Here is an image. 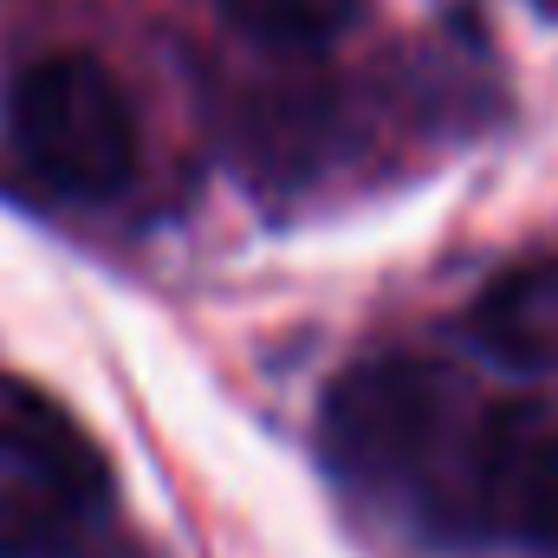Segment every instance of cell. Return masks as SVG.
Segmentation results:
<instances>
[{"instance_id":"obj_1","label":"cell","mask_w":558,"mask_h":558,"mask_svg":"<svg viewBox=\"0 0 558 558\" xmlns=\"http://www.w3.org/2000/svg\"><path fill=\"white\" fill-rule=\"evenodd\" d=\"M507 410L428 357H371L325 403V454L344 487L435 539H481V494Z\"/></svg>"},{"instance_id":"obj_5","label":"cell","mask_w":558,"mask_h":558,"mask_svg":"<svg viewBox=\"0 0 558 558\" xmlns=\"http://www.w3.org/2000/svg\"><path fill=\"white\" fill-rule=\"evenodd\" d=\"M234 33H247L267 52H325L357 26L364 0H215Z\"/></svg>"},{"instance_id":"obj_4","label":"cell","mask_w":558,"mask_h":558,"mask_svg":"<svg viewBox=\"0 0 558 558\" xmlns=\"http://www.w3.org/2000/svg\"><path fill=\"white\" fill-rule=\"evenodd\" d=\"M481 539L558 553V428H546L526 410H507V428L494 441V468L481 494Z\"/></svg>"},{"instance_id":"obj_2","label":"cell","mask_w":558,"mask_h":558,"mask_svg":"<svg viewBox=\"0 0 558 558\" xmlns=\"http://www.w3.org/2000/svg\"><path fill=\"white\" fill-rule=\"evenodd\" d=\"M111 513L98 441L46 390L0 377V558H72Z\"/></svg>"},{"instance_id":"obj_3","label":"cell","mask_w":558,"mask_h":558,"mask_svg":"<svg viewBox=\"0 0 558 558\" xmlns=\"http://www.w3.org/2000/svg\"><path fill=\"white\" fill-rule=\"evenodd\" d=\"M7 143L26 175L72 202H105L137 175V111L92 52H52L13 78Z\"/></svg>"}]
</instances>
